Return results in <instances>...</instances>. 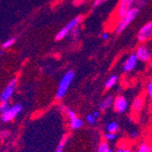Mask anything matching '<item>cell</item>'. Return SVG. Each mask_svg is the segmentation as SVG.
Masks as SVG:
<instances>
[{"mask_svg":"<svg viewBox=\"0 0 152 152\" xmlns=\"http://www.w3.org/2000/svg\"><path fill=\"white\" fill-rule=\"evenodd\" d=\"M140 9L137 7H132L128 12H127L120 19L116 22L115 26H114V33L117 34H122L128 26L135 20L136 17L139 15Z\"/></svg>","mask_w":152,"mask_h":152,"instance_id":"cell-1","label":"cell"},{"mask_svg":"<svg viewBox=\"0 0 152 152\" xmlns=\"http://www.w3.org/2000/svg\"><path fill=\"white\" fill-rule=\"evenodd\" d=\"M74 78H75V72L73 70L67 71L63 75L62 79L60 80V82L59 83L58 90H56V100H61L65 96L71 83L74 80Z\"/></svg>","mask_w":152,"mask_h":152,"instance_id":"cell-2","label":"cell"},{"mask_svg":"<svg viewBox=\"0 0 152 152\" xmlns=\"http://www.w3.org/2000/svg\"><path fill=\"white\" fill-rule=\"evenodd\" d=\"M83 19H84V16L82 15H79L78 16L74 17L73 19H71V20L62 29H60V31L58 34H56L55 39L56 41H60V40L64 39L66 36L68 35V34L71 30H73L76 27H78L80 25V23L83 21Z\"/></svg>","mask_w":152,"mask_h":152,"instance_id":"cell-3","label":"cell"},{"mask_svg":"<svg viewBox=\"0 0 152 152\" xmlns=\"http://www.w3.org/2000/svg\"><path fill=\"white\" fill-rule=\"evenodd\" d=\"M136 1L137 0H119V3L113 14V17L115 22H117L119 19H120L132 7H134L136 5Z\"/></svg>","mask_w":152,"mask_h":152,"instance_id":"cell-4","label":"cell"},{"mask_svg":"<svg viewBox=\"0 0 152 152\" xmlns=\"http://www.w3.org/2000/svg\"><path fill=\"white\" fill-rule=\"evenodd\" d=\"M152 39V20L143 25L137 34V40L139 44H146Z\"/></svg>","mask_w":152,"mask_h":152,"instance_id":"cell-5","label":"cell"},{"mask_svg":"<svg viewBox=\"0 0 152 152\" xmlns=\"http://www.w3.org/2000/svg\"><path fill=\"white\" fill-rule=\"evenodd\" d=\"M135 54L139 62L149 63L152 59V49L147 44H139L136 48Z\"/></svg>","mask_w":152,"mask_h":152,"instance_id":"cell-6","label":"cell"},{"mask_svg":"<svg viewBox=\"0 0 152 152\" xmlns=\"http://www.w3.org/2000/svg\"><path fill=\"white\" fill-rule=\"evenodd\" d=\"M62 108H63L64 112L66 113V116H67L69 120V126L72 130L79 129V128L83 126V121L77 116V114L75 113V111H73L72 110L67 107H62Z\"/></svg>","mask_w":152,"mask_h":152,"instance_id":"cell-7","label":"cell"},{"mask_svg":"<svg viewBox=\"0 0 152 152\" xmlns=\"http://www.w3.org/2000/svg\"><path fill=\"white\" fill-rule=\"evenodd\" d=\"M22 104L20 103H16L13 106H11L9 108L8 110H7L4 113H1V120L4 122H8L11 121L12 120H14L16 118V116L18 113H20V111L22 110Z\"/></svg>","mask_w":152,"mask_h":152,"instance_id":"cell-8","label":"cell"},{"mask_svg":"<svg viewBox=\"0 0 152 152\" xmlns=\"http://www.w3.org/2000/svg\"><path fill=\"white\" fill-rule=\"evenodd\" d=\"M113 109L118 113H124L127 111L128 108V100L123 96V95H118L117 97L114 98L113 102Z\"/></svg>","mask_w":152,"mask_h":152,"instance_id":"cell-9","label":"cell"},{"mask_svg":"<svg viewBox=\"0 0 152 152\" xmlns=\"http://www.w3.org/2000/svg\"><path fill=\"white\" fill-rule=\"evenodd\" d=\"M16 79H13L5 87L1 95H0V101H1V102H7L9 101L13 92L16 90Z\"/></svg>","mask_w":152,"mask_h":152,"instance_id":"cell-10","label":"cell"},{"mask_svg":"<svg viewBox=\"0 0 152 152\" xmlns=\"http://www.w3.org/2000/svg\"><path fill=\"white\" fill-rule=\"evenodd\" d=\"M138 58H137V56L135 54V53H130L128 56V58L126 59V61L124 62L123 64V72L128 73V72H132L133 70H134L138 64Z\"/></svg>","mask_w":152,"mask_h":152,"instance_id":"cell-11","label":"cell"},{"mask_svg":"<svg viewBox=\"0 0 152 152\" xmlns=\"http://www.w3.org/2000/svg\"><path fill=\"white\" fill-rule=\"evenodd\" d=\"M144 104H145V97L143 94H140L139 96H137L132 102V106H131L132 113L134 114V115H138L142 110Z\"/></svg>","mask_w":152,"mask_h":152,"instance_id":"cell-12","label":"cell"},{"mask_svg":"<svg viewBox=\"0 0 152 152\" xmlns=\"http://www.w3.org/2000/svg\"><path fill=\"white\" fill-rule=\"evenodd\" d=\"M113 102H114V97L112 95H108L106 96L99 103V109L101 110V111H105L107 110L109 107H111L113 105Z\"/></svg>","mask_w":152,"mask_h":152,"instance_id":"cell-13","label":"cell"},{"mask_svg":"<svg viewBox=\"0 0 152 152\" xmlns=\"http://www.w3.org/2000/svg\"><path fill=\"white\" fill-rule=\"evenodd\" d=\"M134 151L135 150L132 148L130 144L126 141L120 142L116 148V152H134Z\"/></svg>","mask_w":152,"mask_h":152,"instance_id":"cell-14","label":"cell"},{"mask_svg":"<svg viewBox=\"0 0 152 152\" xmlns=\"http://www.w3.org/2000/svg\"><path fill=\"white\" fill-rule=\"evenodd\" d=\"M118 80H119V77H118V75L117 74H113L111 75L110 77H108V79L106 81L105 83V88L107 90L108 89H111L113 88L114 86H115L118 83Z\"/></svg>","mask_w":152,"mask_h":152,"instance_id":"cell-15","label":"cell"},{"mask_svg":"<svg viewBox=\"0 0 152 152\" xmlns=\"http://www.w3.org/2000/svg\"><path fill=\"white\" fill-rule=\"evenodd\" d=\"M148 146H149V142L142 141L139 143L134 152H148Z\"/></svg>","mask_w":152,"mask_h":152,"instance_id":"cell-16","label":"cell"},{"mask_svg":"<svg viewBox=\"0 0 152 152\" xmlns=\"http://www.w3.org/2000/svg\"><path fill=\"white\" fill-rule=\"evenodd\" d=\"M97 152H113V149L109 148L108 144L106 141H102L99 145Z\"/></svg>","mask_w":152,"mask_h":152,"instance_id":"cell-17","label":"cell"},{"mask_svg":"<svg viewBox=\"0 0 152 152\" xmlns=\"http://www.w3.org/2000/svg\"><path fill=\"white\" fill-rule=\"evenodd\" d=\"M107 132H112V133H116L119 130V124L115 121H111L108 123L106 127Z\"/></svg>","mask_w":152,"mask_h":152,"instance_id":"cell-18","label":"cell"},{"mask_svg":"<svg viewBox=\"0 0 152 152\" xmlns=\"http://www.w3.org/2000/svg\"><path fill=\"white\" fill-rule=\"evenodd\" d=\"M68 34H69V36H70V38L72 40H78L79 37V34H80L79 27H76L73 30H71Z\"/></svg>","mask_w":152,"mask_h":152,"instance_id":"cell-19","label":"cell"},{"mask_svg":"<svg viewBox=\"0 0 152 152\" xmlns=\"http://www.w3.org/2000/svg\"><path fill=\"white\" fill-rule=\"evenodd\" d=\"M146 95H147V97H148L149 99H152V77L150 78V80L148 81V83L147 84Z\"/></svg>","mask_w":152,"mask_h":152,"instance_id":"cell-20","label":"cell"},{"mask_svg":"<svg viewBox=\"0 0 152 152\" xmlns=\"http://www.w3.org/2000/svg\"><path fill=\"white\" fill-rule=\"evenodd\" d=\"M86 121L89 125H95L97 123V118L95 117L93 114H88L86 116Z\"/></svg>","mask_w":152,"mask_h":152,"instance_id":"cell-21","label":"cell"},{"mask_svg":"<svg viewBox=\"0 0 152 152\" xmlns=\"http://www.w3.org/2000/svg\"><path fill=\"white\" fill-rule=\"evenodd\" d=\"M67 138L66 139H63L59 144L56 147V152H64V148H65V146H66V143H67Z\"/></svg>","mask_w":152,"mask_h":152,"instance_id":"cell-22","label":"cell"},{"mask_svg":"<svg viewBox=\"0 0 152 152\" xmlns=\"http://www.w3.org/2000/svg\"><path fill=\"white\" fill-rule=\"evenodd\" d=\"M16 37H13V38H10V39H8L7 42H5L4 44H3V48L4 49H7V48H8V47H10L11 45H13L15 43H16Z\"/></svg>","mask_w":152,"mask_h":152,"instance_id":"cell-23","label":"cell"},{"mask_svg":"<svg viewBox=\"0 0 152 152\" xmlns=\"http://www.w3.org/2000/svg\"><path fill=\"white\" fill-rule=\"evenodd\" d=\"M104 138L107 141H112L116 139V133H112V132H106Z\"/></svg>","mask_w":152,"mask_h":152,"instance_id":"cell-24","label":"cell"},{"mask_svg":"<svg viewBox=\"0 0 152 152\" xmlns=\"http://www.w3.org/2000/svg\"><path fill=\"white\" fill-rule=\"evenodd\" d=\"M10 107L11 106L9 105L8 102H1V104H0V111H1V113H4L7 110H8Z\"/></svg>","mask_w":152,"mask_h":152,"instance_id":"cell-25","label":"cell"},{"mask_svg":"<svg viewBox=\"0 0 152 152\" xmlns=\"http://www.w3.org/2000/svg\"><path fill=\"white\" fill-rule=\"evenodd\" d=\"M108 0H94L93 1V4H92V7L94 8H96V7H100L101 5L105 4L106 2H108Z\"/></svg>","mask_w":152,"mask_h":152,"instance_id":"cell-26","label":"cell"},{"mask_svg":"<svg viewBox=\"0 0 152 152\" xmlns=\"http://www.w3.org/2000/svg\"><path fill=\"white\" fill-rule=\"evenodd\" d=\"M147 2H148V0H137L135 7H137L139 9H141L143 7H145V5L147 4Z\"/></svg>","mask_w":152,"mask_h":152,"instance_id":"cell-27","label":"cell"},{"mask_svg":"<svg viewBox=\"0 0 152 152\" xmlns=\"http://www.w3.org/2000/svg\"><path fill=\"white\" fill-rule=\"evenodd\" d=\"M129 137L130 139H137L139 137V132L137 130H133L129 133Z\"/></svg>","mask_w":152,"mask_h":152,"instance_id":"cell-28","label":"cell"},{"mask_svg":"<svg viewBox=\"0 0 152 152\" xmlns=\"http://www.w3.org/2000/svg\"><path fill=\"white\" fill-rule=\"evenodd\" d=\"M85 3H86V0H74V2H73V4H74L75 6H77V7L82 6V5H84Z\"/></svg>","mask_w":152,"mask_h":152,"instance_id":"cell-29","label":"cell"},{"mask_svg":"<svg viewBox=\"0 0 152 152\" xmlns=\"http://www.w3.org/2000/svg\"><path fill=\"white\" fill-rule=\"evenodd\" d=\"M109 38V35H108V33H102L101 34V39L103 40V41H107L108 39Z\"/></svg>","mask_w":152,"mask_h":152,"instance_id":"cell-30","label":"cell"},{"mask_svg":"<svg viewBox=\"0 0 152 152\" xmlns=\"http://www.w3.org/2000/svg\"><path fill=\"white\" fill-rule=\"evenodd\" d=\"M7 135H8V132H7V130H3V131H1V133H0V138L4 139V138H6Z\"/></svg>","mask_w":152,"mask_h":152,"instance_id":"cell-31","label":"cell"},{"mask_svg":"<svg viewBox=\"0 0 152 152\" xmlns=\"http://www.w3.org/2000/svg\"><path fill=\"white\" fill-rule=\"evenodd\" d=\"M92 114H93V115H94L95 117H96L97 119H98V118H99V112L98 110H95Z\"/></svg>","mask_w":152,"mask_h":152,"instance_id":"cell-32","label":"cell"},{"mask_svg":"<svg viewBox=\"0 0 152 152\" xmlns=\"http://www.w3.org/2000/svg\"><path fill=\"white\" fill-rule=\"evenodd\" d=\"M148 152H152V141L149 142V146H148Z\"/></svg>","mask_w":152,"mask_h":152,"instance_id":"cell-33","label":"cell"},{"mask_svg":"<svg viewBox=\"0 0 152 152\" xmlns=\"http://www.w3.org/2000/svg\"><path fill=\"white\" fill-rule=\"evenodd\" d=\"M148 67H149V69L152 71V59L149 61V63H148Z\"/></svg>","mask_w":152,"mask_h":152,"instance_id":"cell-34","label":"cell"}]
</instances>
